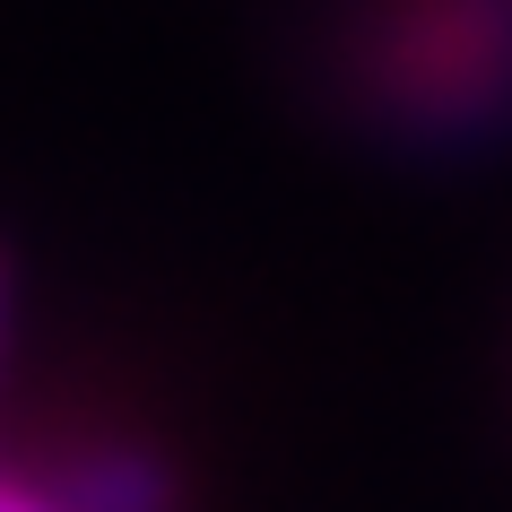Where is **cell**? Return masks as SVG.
Masks as SVG:
<instances>
[{
    "label": "cell",
    "mask_w": 512,
    "mask_h": 512,
    "mask_svg": "<svg viewBox=\"0 0 512 512\" xmlns=\"http://www.w3.org/2000/svg\"><path fill=\"white\" fill-rule=\"evenodd\" d=\"M356 96L408 148L512 139V0H391L356 61Z\"/></svg>",
    "instance_id": "6da1fadb"
},
{
    "label": "cell",
    "mask_w": 512,
    "mask_h": 512,
    "mask_svg": "<svg viewBox=\"0 0 512 512\" xmlns=\"http://www.w3.org/2000/svg\"><path fill=\"white\" fill-rule=\"evenodd\" d=\"M0 330H9V261H0Z\"/></svg>",
    "instance_id": "277c9868"
},
{
    "label": "cell",
    "mask_w": 512,
    "mask_h": 512,
    "mask_svg": "<svg viewBox=\"0 0 512 512\" xmlns=\"http://www.w3.org/2000/svg\"><path fill=\"white\" fill-rule=\"evenodd\" d=\"M44 486L61 495V512H183L174 460L157 443H131V434H96L79 452H61Z\"/></svg>",
    "instance_id": "7a4b0ae2"
},
{
    "label": "cell",
    "mask_w": 512,
    "mask_h": 512,
    "mask_svg": "<svg viewBox=\"0 0 512 512\" xmlns=\"http://www.w3.org/2000/svg\"><path fill=\"white\" fill-rule=\"evenodd\" d=\"M0 512H61V495L44 478H18V469H0Z\"/></svg>",
    "instance_id": "3957f363"
}]
</instances>
